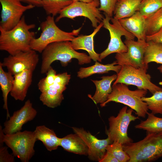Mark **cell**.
I'll list each match as a JSON object with an SVG mask.
<instances>
[{
  "instance_id": "28",
  "label": "cell",
  "mask_w": 162,
  "mask_h": 162,
  "mask_svg": "<svg viewBox=\"0 0 162 162\" xmlns=\"http://www.w3.org/2000/svg\"><path fill=\"white\" fill-rule=\"evenodd\" d=\"M42 7L46 14L55 16L63 9L71 4L73 0H41Z\"/></svg>"
},
{
  "instance_id": "33",
  "label": "cell",
  "mask_w": 162,
  "mask_h": 162,
  "mask_svg": "<svg viewBox=\"0 0 162 162\" xmlns=\"http://www.w3.org/2000/svg\"><path fill=\"white\" fill-rule=\"evenodd\" d=\"M46 74V76L40 80L38 84V89L41 92L54 83L57 75L56 71L51 66Z\"/></svg>"
},
{
  "instance_id": "38",
  "label": "cell",
  "mask_w": 162,
  "mask_h": 162,
  "mask_svg": "<svg viewBox=\"0 0 162 162\" xmlns=\"http://www.w3.org/2000/svg\"><path fill=\"white\" fill-rule=\"evenodd\" d=\"M21 2L27 3L37 7H42L41 0H18Z\"/></svg>"
},
{
  "instance_id": "20",
  "label": "cell",
  "mask_w": 162,
  "mask_h": 162,
  "mask_svg": "<svg viewBox=\"0 0 162 162\" xmlns=\"http://www.w3.org/2000/svg\"><path fill=\"white\" fill-rule=\"evenodd\" d=\"M117 77V74H113L110 76H103L100 80H91L96 86V90L93 96L88 94V97L96 104L104 103L112 92L111 84L116 80Z\"/></svg>"
},
{
  "instance_id": "25",
  "label": "cell",
  "mask_w": 162,
  "mask_h": 162,
  "mask_svg": "<svg viewBox=\"0 0 162 162\" xmlns=\"http://www.w3.org/2000/svg\"><path fill=\"white\" fill-rule=\"evenodd\" d=\"M0 62V86L2 92L4 102L3 108L6 111L7 119L10 117L8 105V97L11 92L13 85L14 76L9 72L5 71Z\"/></svg>"
},
{
  "instance_id": "31",
  "label": "cell",
  "mask_w": 162,
  "mask_h": 162,
  "mask_svg": "<svg viewBox=\"0 0 162 162\" xmlns=\"http://www.w3.org/2000/svg\"><path fill=\"white\" fill-rule=\"evenodd\" d=\"M162 8V0H141L139 11L146 19Z\"/></svg>"
},
{
  "instance_id": "19",
  "label": "cell",
  "mask_w": 162,
  "mask_h": 162,
  "mask_svg": "<svg viewBox=\"0 0 162 162\" xmlns=\"http://www.w3.org/2000/svg\"><path fill=\"white\" fill-rule=\"evenodd\" d=\"M66 86L54 83L41 92L39 97L43 104L50 108H55L60 105L64 99L63 92Z\"/></svg>"
},
{
  "instance_id": "1",
  "label": "cell",
  "mask_w": 162,
  "mask_h": 162,
  "mask_svg": "<svg viewBox=\"0 0 162 162\" xmlns=\"http://www.w3.org/2000/svg\"><path fill=\"white\" fill-rule=\"evenodd\" d=\"M35 26L34 24H28L23 16L11 29L6 31L0 28V50L11 55L31 50V43L35 33L30 30Z\"/></svg>"
},
{
  "instance_id": "30",
  "label": "cell",
  "mask_w": 162,
  "mask_h": 162,
  "mask_svg": "<svg viewBox=\"0 0 162 162\" xmlns=\"http://www.w3.org/2000/svg\"><path fill=\"white\" fill-rule=\"evenodd\" d=\"M142 100L146 103L151 112L162 114V91L156 92L150 97H143Z\"/></svg>"
},
{
  "instance_id": "16",
  "label": "cell",
  "mask_w": 162,
  "mask_h": 162,
  "mask_svg": "<svg viewBox=\"0 0 162 162\" xmlns=\"http://www.w3.org/2000/svg\"><path fill=\"white\" fill-rule=\"evenodd\" d=\"M118 20L124 28L136 38L137 40L146 41V19L139 11L130 17Z\"/></svg>"
},
{
  "instance_id": "9",
  "label": "cell",
  "mask_w": 162,
  "mask_h": 162,
  "mask_svg": "<svg viewBox=\"0 0 162 162\" xmlns=\"http://www.w3.org/2000/svg\"><path fill=\"white\" fill-rule=\"evenodd\" d=\"M146 72L147 70L145 69L129 65L122 66L113 85L118 83L133 85L138 89L148 90L152 94L157 91H162V88L151 82V76Z\"/></svg>"
},
{
  "instance_id": "32",
  "label": "cell",
  "mask_w": 162,
  "mask_h": 162,
  "mask_svg": "<svg viewBox=\"0 0 162 162\" xmlns=\"http://www.w3.org/2000/svg\"><path fill=\"white\" fill-rule=\"evenodd\" d=\"M106 151L111 154L119 162H128L130 160V157L123 149L122 145L118 142L114 141L109 144L106 148Z\"/></svg>"
},
{
  "instance_id": "26",
  "label": "cell",
  "mask_w": 162,
  "mask_h": 162,
  "mask_svg": "<svg viewBox=\"0 0 162 162\" xmlns=\"http://www.w3.org/2000/svg\"><path fill=\"white\" fill-rule=\"evenodd\" d=\"M148 43L144 57V63L148 67V64L154 62L162 65V44L152 41Z\"/></svg>"
},
{
  "instance_id": "18",
  "label": "cell",
  "mask_w": 162,
  "mask_h": 162,
  "mask_svg": "<svg viewBox=\"0 0 162 162\" xmlns=\"http://www.w3.org/2000/svg\"><path fill=\"white\" fill-rule=\"evenodd\" d=\"M104 25L101 22L91 34L88 35H80L75 37L71 41L73 48L75 50H82L86 51L89 56L94 61L101 62L100 54L94 51V38Z\"/></svg>"
},
{
  "instance_id": "17",
  "label": "cell",
  "mask_w": 162,
  "mask_h": 162,
  "mask_svg": "<svg viewBox=\"0 0 162 162\" xmlns=\"http://www.w3.org/2000/svg\"><path fill=\"white\" fill-rule=\"evenodd\" d=\"M33 71L26 70L14 75L11 96L15 100L23 101L32 81Z\"/></svg>"
},
{
  "instance_id": "37",
  "label": "cell",
  "mask_w": 162,
  "mask_h": 162,
  "mask_svg": "<svg viewBox=\"0 0 162 162\" xmlns=\"http://www.w3.org/2000/svg\"><path fill=\"white\" fill-rule=\"evenodd\" d=\"M99 162H119L111 154L106 151Z\"/></svg>"
},
{
  "instance_id": "24",
  "label": "cell",
  "mask_w": 162,
  "mask_h": 162,
  "mask_svg": "<svg viewBox=\"0 0 162 162\" xmlns=\"http://www.w3.org/2000/svg\"><path fill=\"white\" fill-rule=\"evenodd\" d=\"M141 0H118L113 13L114 17L119 20L128 17L139 11Z\"/></svg>"
},
{
  "instance_id": "14",
  "label": "cell",
  "mask_w": 162,
  "mask_h": 162,
  "mask_svg": "<svg viewBox=\"0 0 162 162\" xmlns=\"http://www.w3.org/2000/svg\"><path fill=\"white\" fill-rule=\"evenodd\" d=\"M37 114L30 100H27L20 109L14 111L9 119L4 123V133L9 134L21 131L23 125L32 120Z\"/></svg>"
},
{
  "instance_id": "6",
  "label": "cell",
  "mask_w": 162,
  "mask_h": 162,
  "mask_svg": "<svg viewBox=\"0 0 162 162\" xmlns=\"http://www.w3.org/2000/svg\"><path fill=\"white\" fill-rule=\"evenodd\" d=\"M41 33L38 38H35L31 41V50L41 53L49 44L56 42L71 41L78 35L82 27L67 32L61 29L56 24L54 16L48 15L46 20L40 24Z\"/></svg>"
},
{
  "instance_id": "13",
  "label": "cell",
  "mask_w": 162,
  "mask_h": 162,
  "mask_svg": "<svg viewBox=\"0 0 162 162\" xmlns=\"http://www.w3.org/2000/svg\"><path fill=\"white\" fill-rule=\"evenodd\" d=\"M39 55L36 52L31 50L21 52L14 55H9L1 62L8 71L14 75L26 70L34 71L39 62Z\"/></svg>"
},
{
  "instance_id": "36",
  "label": "cell",
  "mask_w": 162,
  "mask_h": 162,
  "mask_svg": "<svg viewBox=\"0 0 162 162\" xmlns=\"http://www.w3.org/2000/svg\"><path fill=\"white\" fill-rule=\"evenodd\" d=\"M146 41H152L162 44V27L156 33L146 36Z\"/></svg>"
},
{
  "instance_id": "11",
  "label": "cell",
  "mask_w": 162,
  "mask_h": 162,
  "mask_svg": "<svg viewBox=\"0 0 162 162\" xmlns=\"http://www.w3.org/2000/svg\"><path fill=\"white\" fill-rule=\"evenodd\" d=\"M124 43L127 48V51L116 53L115 58L118 64L121 66L129 65L147 70L148 67L144 64V57L147 42L125 38Z\"/></svg>"
},
{
  "instance_id": "3",
  "label": "cell",
  "mask_w": 162,
  "mask_h": 162,
  "mask_svg": "<svg viewBox=\"0 0 162 162\" xmlns=\"http://www.w3.org/2000/svg\"><path fill=\"white\" fill-rule=\"evenodd\" d=\"M147 133L142 140L122 145L128 162H152L162 157V132Z\"/></svg>"
},
{
  "instance_id": "29",
  "label": "cell",
  "mask_w": 162,
  "mask_h": 162,
  "mask_svg": "<svg viewBox=\"0 0 162 162\" xmlns=\"http://www.w3.org/2000/svg\"><path fill=\"white\" fill-rule=\"evenodd\" d=\"M162 27V8L146 19V36L157 32Z\"/></svg>"
},
{
  "instance_id": "35",
  "label": "cell",
  "mask_w": 162,
  "mask_h": 162,
  "mask_svg": "<svg viewBox=\"0 0 162 162\" xmlns=\"http://www.w3.org/2000/svg\"><path fill=\"white\" fill-rule=\"evenodd\" d=\"M14 157L9 153L7 146H0V162H14Z\"/></svg>"
},
{
  "instance_id": "23",
  "label": "cell",
  "mask_w": 162,
  "mask_h": 162,
  "mask_svg": "<svg viewBox=\"0 0 162 162\" xmlns=\"http://www.w3.org/2000/svg\"><path fill=\"white\" fill-rule=\"evenodd\" d=\"M121 68L122 66L118 64L116 61L111 64H101L97 61L92 66L87 68H80L77 73V76L82 79L94 74L107 73L110 71H114L117 74L120 71Z\"/></svg>"
},
{
  "instance_id": "4",
  "label": "cell",
  "mask_w": 162,
  "mask_h": 162,
  "mask_svg": "<svg viewBox=\"0 0 162 162\" xmlns=\"http://www.w3.org/2000/svg\"><path fill=\"white\" fill-rule=\"evenodd\" d=\"M128 86L122 83L113 85L112 92L108 95L107 100L100 104V106L104 107L111 101L122 104L135 110L138 117L145 118L148 109L146 103L142 98L145 96L147 91L140 89L132 91Z\"/></svg>"
},
{
  "instance_id": "12",
  "label": "cell",
  "mask_w": 162,
  "mask_h": 162,
  "mask_svg": "<svg viewBox=\"0 0 162 162\" xmlns=\"http://www.w3.org/2000/svg\"><path fill=\"white\" fill-rule=\"evenodd\" d=\"M2 6L0 28L8 31L19 22L23 13L35 6L31 4L23 5L18 0H0Z\"/></svg>"
},
{
  "instance_id": "8",
  "label": "cell",
  "mask_w": 162,
  "mask_h": 162,
  "mask_svg": "<svg viewBox=\"0 0 162 162\" xmlns=\"http://www.w3.org/2000/svg\"><path fill=\"white\" fill-rule=\"evenodd\" d=\"M127 109V106L123 107L117 116H112L108 118L109 128L106 134L112 142L117 141L124 145L133 142L128 136V128L131 122L139 118L132 114L133 110Z\"/></svg>"
},
{
  "instance_id": "2",
  "label": "cell",
  "mask_w": 162,
  "mask_h": 162,
  "mask_svg": "<svg viewBox=\"0 0 162 162\" xmlns=\"http://www.w3.org/2000/svg\"><path fill=\"white\" fill-rule=\"evenodd\" d=\"M41 53L40 72L42 74L46 73L52 64L56 60L59 61L62 65L65 67L73 58L76 59L80 65L90 63L92 59L86 53L76 51L69 41L52 43L47 45Z\"/></svg>"
},
{
  "instance_id": "34",
  "label": "cell",
  "mask_w": 162,
  "mask_h": 162,
  "mask_svg": "<svg viewBox=\"0 0 162 162\" xmlns=\"http://www.w3.org/2000/svg\"><path fill=\"white\" fill-rule=\"evenodd\" d=\"M118 0H99L100 11H103L105 14L110 17L113 14L115 7Z\"/></svg>"
},
{
  "instance_id": "21",
  "label": "cell",
  "mask_w": 162,
  "mask_h": 162,
  "mask_svg": "<svg viewBox=\"0 0 162 162\" xmlns=\"http://www.w3.org/2000/svg\"><path fill=\"white\" fill-rule=\"evenodd\" d=\"M59 146L69 152L80 155H88V148L86 144L76 133L68 134L60 138Z\"/></svg>"
},
{
  "instance_id": "15",
  "label": "cell",
  "mask_w": 162,
  "mask_h": 162,
  "mask_svg": "<svg viewBox=\"0 0 162 162\" xmlns=\"http://www.w3.org/2000/svg\"><path fill=\"white\" fill-rule=\"evenodd\" d=\"M72 128L75 133L80 137L86 144L88 158L92 160L99 162L106 152L107 146L112 142L108 137L105 139H99L82 128Z\"/></svg>"
},
{
  "instance_id": "10",
  "label": "cell",
  "mask_w": 162,
  "mask_h": 162,
  "mask_svg": "<svg viewBox=\"0 0 162 162\" xmlns=\"http://www.w3.org/2000/svg\"><path fill=\"white\" fill-rule=\"evenodd\" d=\"M99 6V4L95 2H73L60 11L55 22H58L64 18L74 20L76 17L84 16L88 19L92 26L96 28L104 18L98 8Z\"/></svg>"
},
{
  "instance_id": "39",
  "label": "cell",
  "mask_w": 162,
  "mask_h": 162,
  "mask_svg": "<svg viewBox=\"0 0 162 162\" xmlns=\"http://www.w3.org/2000/svg\"><path fill=\"white\" fill-rule=\"evenodd\" d=\"M73 2L80 1L86 3L95 2L100 5L99 0H73Z\"/></svg>"
},
{
  "instance_id": "27",
  "label": "cell",
  "mask_w": 162,
  "mask_h": 162,
  "mask_svg": "<svg viewBox=\"0 0 162 162\" xmlns=\"http://www.w3.org/2000/svg\"><path fill=\"white\" fill-rule=\"evenodd\" d=\"M148 117L145 121L135 126L136 129L146 130L147 132L157 133L162 132V118L157 117L152 112L147 113Z\"/></svg>"
},
{
  "instance_id": "40",
  "label": "cell",
  "mask_w": 162,
  "mask_h": 162,
  "mask_svg": "<svg viewBox=\"0 0 162 162\" xmlns=\"http://www.w3.org/2000/svg\"><path fill=\"white\" fill-rule=\"evenodd\" d=\"M158 69L161 73H162V65H160L158 68Z\"/></svg>"
},
{
  "instance_id": "22",
  "label": "cell",
  "mask_w": 162,
  "mask_h": 162,
  "mask_svg": "<svg viewBox=\"0 0 162 162\" xmlns=\"http://www.w3.org/2000/svg\"><path fill=\"white\" fill-rule=\"evenodd\" d=\"M34 131L37 140L41 141L48 151L56 150L60 146V138L52 129L42 125L37 126Z\"/></svg>"
},
{
  "instance_id": "7",
  "label": "cell",
  "mask_w": 162,
  "mask_h": 162,
  "mask_svg": "<svg viewBox=\"0 0 162 162\" xmlns=\"http://www.w3.org/2000/svg\"><path fill=\"white\" fill-rule=\"evenodd\" d=\"M104 14L105 17L102 21L104 23L103 26L109 31L110 40L107 48L100 54V58L101 61L112 53L127 51V48L122 41V36H124L126 39L132 40L135 38L124 28L118 20Z\"/></svg>"
},
{
  "instance_id": "5",
  "label": "cell",
  "mask_w": 162,
  "mask_h": 162,
  "mask_svg": "<svg viewBox=\"0 0 162 162\" xmlns=\"http://www.w3.org/2000/svg\"><path fill=\"white\" fill-rule=\"evenodd\" d=\"M37 140L34 131L25 130L5 134L0 126V146L4 143L11 150L14 157L22 162H28L34 155Z\"/></svg>"
}]
</instances>
